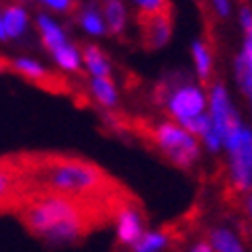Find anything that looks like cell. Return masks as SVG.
<instances>
[{"instance_id":"obj_5","label":"cell","mask_w":252,"mask_h":252,"mask_svg":"<svg viewBox=\"0 0 252 252\" xmlns=\"http://www.w3.org/2000/svg\"><path fill=\"white\" fill-rule=\"evenodd\" d=\"M156 93H158L156 100H166V109L170 113V117L174 119V123H183L201 115L207 105L203 91L193 84H181L172 88L170 93L164 88V84H160Z\"/></svg>"},{"instance_id":"obj_7","label":"cell","mask_w":252,"mask_h":252,"mask_svg":"<svg viewBox=\"0 0 252 252\" xmlns=\"http://www.w3.org/2000/svg\"><path fill=\"white\" fill-rule=\"evenodd\" d=\"M10 72L19 74L27 82L35 84L37 88H41L45 93H54V94H72V84L68 78H64L62 74L47 70L41 64H37L33 60L27 58H19V60H10Z\"/></svg>"},{"instance_id":"obj_24","label":"cell","mask_w":252,"mask_h":252,"mask_svg":"<svg viewBox=\"0 0 252 252\" xmlns=\"http://www.w3.org/2000/svg\"><path fill=\"white\" fill-rule=\"evenodd\" d=\"M240 21H242V27L246 33V39H244V47L252 54V10L248 6L240 8Z\"/></svg>"},{"instance_id":"obj_17","label":"cell","mask_w":252,"mask_h":252,"mask_svg":"<svg viewBox=\"0 0 252 252\" xmlns=\"http://www.w3.org/2000/svg\"><path fill=\"white\" fill-rule=\"evenodd\" d=\"M91 93L96 98L98 105H103V107H115L117 105V88H115V82L111 80V76L93 78L91 80Z\"/></svg>"},{"instance_id":"obj_29","label":"cell","mask_w":252,"mask_h":252,"mask_svg":"<svg viewBox=\"0 0 252 252\" xmlns=\"http://www.w3.org/2000/svg\"><path fill=\"white\" fill-rule=\"evenodd\" d=\"M0 39H6V35H4V29H2V17H0Z\"/></svg>"},{"instance_id":"obj_20","label":"cell","mask_w":252,"mask_h":252,"mask_svg":"<svg viewBox=\"0 0 252 252\" xmlns=\"http://www.w3.org/2000/svg\"><path fill=\"white\" fill-rule=\"evenodd\" d=\"M56 64L62 68V70H70V72H78L80 70V56L76 52V47L74 45H62L60 49L52 54Z\"/></svg>"},{"instance_id":"obj_1","label":"cell","mask_w":252,"mask_h":252,"mask_svg":"<svg viewBox=\"0 0 252 252\" xmlns=\"http://www.w3.org/2000/svg\"><path fill=\"white\" fill-rule=\"evenodd\" d=\"M10 156L23 172L31 195H62L86 201H125L135 197L117 176L80 154L25 150Z\"/></svg>"},{"instance_id":"obj_6","label":"cell","mask_w":252,"mask_h":252,"mask_svg":"<svg viewBox=\"0 0 252 252\" xmlns=\"http://www.w3.org/2000/svg\"><path fill=\"white\" fill-rule=\"evenodd\" d=\"M225 148L230 152V172L236 191H248L252 187V131L248 127L238 129Z\"/></svg>"},{"instance_id":"obj_22","label":"cell","mask_w":252,"mask_h":252,"mask_svg":"<svg viewBox=\"0 0 252 252\" xmlns=\"http://www.w3.org/2000/svg\"><path fill=\"white\" fill-rule=\"evenodd\" d=\"M133 6L137 8V15H150V12H158L170 8V0H131Z\"/></svg>"},{"instance_id":"obj_18","label":"cell","mask_w":252,"mask_h":252,"mask_svg":"<svg viewBox=\"0 0 252 252\" xmlns=\"http://www.w3.org/2000/svg\"><path fill=\"white\" fill-rule=\"evenodd\" d=\"M209 244L213 246V252H244L242 244L238 242V238L225 228H216L209 234Z\"/></svg>"},{"instance_id":"obj_13","label":"cell","mask_w":252,"mask_h":252,"mask_svg":"<svg viewBox=\"0 0 252 252\" xmlns=\"http://www.w3.org/2000/svg\"><path fill=\"white\" fill-rule=\"evenodd\" d=\"M37 29H39V35H41V43L45 45L47 52H56V49H60L62 45H66V35L64 31H62V27L58 23H54L49 17L45 15H39V19H37Z\"/></svg>"},{"instance_id":"obj_10","label":"cell","mask_w":252,"mask_h":252,"mask_svg":"<svg viewBox=\"0 0 252 252\" xmlns=\"http://www.w3.org/2000/svg\"><path fill=\"white\" fill-rule=\"evenodd\" d=\"M115 223H117V246L119 248H125V246L131 248L146 232L144 230L146 228V213H144L140 199L123 205Z\"/></svg>"},{"instance_id":"obj_3","label":"cell","mask_w":252,"mask_h":252,"mask_svg":"<svg viewBox=\"0 0 252 252\" xmlns=\"http://www.w3.org/2000/svg\"><path fill=\"white\" fill-rule=\"evenodd\" d=\"M135 131L150 150H154L156 154L181 170H189L199 158L197 137H193L174 121L144 125V127H135Z\"/></svg>"},{"instance_id":"obj_4","label":"cell","mask_w":252,"mask_h":252,"mask_svg":"<svg viewBox=\"0 0 252 252\" xmlns=\"http://www.w3.org/2000/svg\"><path fill=\"white\" fill-rule=\"evenodd\" d=\"M29 199L31 189L12 156H0V216H17Z\"/></svg>"},{"instance_id":"obj_12","label":"cell","mask_w":252,"mask_h":252,"mask_svg":"<svg viewBox=\"0 0 252 252\" xmlns=\"http://www.w3.org/2000/svg\"><path fill=\"white\" fill-rule=\"evenodd\" d=\"M82 60L88 68V72L93 74V78H107L111 76V64L109 58L103 54V49H98L93 43L82 45Z\"/></svg>"},{"instance_id":"obj_11","label":"cell","mask_w":252,"mask_h":252,"mask_svg":"<svg viewBox=\"0 0 252 252\" xmlns=\"http://www.w3.org/2000/svg\"><path fill=\"white\" fill-rule=\"evenodd\" d=\"M103 15H105V29L111 35L121 37L125 33V25H127V10H125V4L121 0H105Z\"/></svg>"},{"instance_id":"obj_15","label":"cell","mask_w":252,"mask_h":252,"mask_svg":"<svg viewBox=\"0 0 252 252\" xmlns=\"http://www.w3.org/2000/svg\"><path fill=\"white\" fill-rule=\"evenodd\" d=\"M236 80L252 105V54L244 47L236 58Z\"/></svg>"},{"instance_id":"obj_27","label":"cell","mask_w":252,"mask_h":252,"mask_svg":"<svg viewBox=\"0 0 252 252\" xmlns=\"http://www.w3.org/2000/svg\"><path fill=\"white\" fill-rule=\"evenodd\" d=\"M4 72H10V60L0 56V74H4Z\"/></svg>"},{"instance_id":"obj_21","label":"cell","mask_w":252,"mask_h":252,"mask_svg":"<svg viewBox=\"0 0 252 252\" xmlns=\"http://www.w3.org/2000/svg\"><path fill=\"white\" fill-rule=\"evenodd\" d=\"M80 25H82V29L86 33H91V35H105L107 33L103 17L93 8H86V10L80 12Z\"/></svg>"},{"instance_id":"obj_9","label":"cell","mask_w":252,"mask_h":252,"mask_svg":"<svg viewBox=\"0 0 252 252\" xmlns=\"http://www.w3.org/2000/svg\"><path fill=\"white\" fill-rule=\"evenodd\" d=\"M172 23H174V10L164 8L150 15H137V29H140V41L146 49L156 52L162 49L172 35Z\"/></svg>"},{"instance_id":"obj_8","label":"cell","mask_w":252,"mask_h":252,"mask_svg":"<svg viewBox=\"0 0 252 252\" xmlns=\"http://www.w3.org/2000/svg\"><path fill=\"white\" fill-rule=\"evenodd\" d=\"M209 105H211V123H213V129L220 135L221 144H225L230 137L242 127L240 119H238L236 111L230 103V96H228V91L221 82L213 84L211 86V93H209Z\"/></svg>"},{"instance_id":"obj_16","label":"cell","mask_w":252,"mask_h":252,"mask_svg":"<svg viewBox=\"0 0 252 252\" xmlns=\"http://www.w3.org/2000/svg\"><path fill=\"white\" fill-rule=\"evenodd\" d=\"M172 240V234L168 228H162L156 232H144L142 238L131 246V252H156L160 248L168 246Z\"/></svg>"},{"instance_id":"obj_25","label":"cell","mask_w":252,"mask_h":252,"mask_svg":"<svg viewBox=\"0 0 252 252\" xmlns=\"http://www.w3.org/2000/svg\"><path fill=\"white\" fill-rule=\"evenodd\" d=\"M213 2V8H216V12L220 17H228L230 15V0H211Z\"/></svg>"},{"instance_id":"obj_14","label":"cell","mask_w":252,"mask_h":252,"mask_svg":"<svg viewBox=\"0 0 252 252\" xmlns=\"http://www.w3.org/2000/svg\"><path fill=\"white\" fill-rule=\"evenodd\" d=\"M2 29H4V35L6 37H21L27 29V23H29V17L25 8L17 6V4H10L4 8L2 15Z\"/></svg>"},{"instance_id":"obj_23","label":"cell","mask_w":252,"mask_h":252,"mask_svg":"<svg viewBox=\"0 0 252 252\" xmlns=\"http://www.w3.org/2000/svg\"><path fill=\"white\" fill-rule=\"evenodd\" d=\"M39 2L45 4L47 8L56 10V12H64V15L74 12L78 8V0H39Z\"/></svg>"},{"instance_id":"obj_19","label":"cell","mask_w":252,"mask_h":252,"mask_svg":"<svg viewBox=\"0 0 252 252\" xmlns=\"http://www.w3.org/2000/svg\"><path fill=\"white\" fill-rule=\"evenodd\" d=\"M193 60H195V66H197V74L201 82H207L209 80V74H211V54L203 41H195L193 43Z\"/></svg>"},{"instance_id":"obj_2","label":"cell","mask_w":252,"mask_h":252,"mask_svg":"<svg viewBox=\"0 0 252 252\" xmlns=\"http://www.w3.org/2000/svg\"><path fill=\"white\" fill-rule=\"evenodd\" d=\"M86 201L62 195H31L17 220L33 238L52 246L76 244L91 234L115 223L123 205L135 201Z\"/></svg>"},{"instance_id":"obj_26","label":"cell","mask_w":252,"mask_h":252,"mask_svg":"<svg viewBox=\"0 0 252 252\" xmlns=\"http://www.w3.org/2000/svg\"><path fill=\"white\" fill-rule=\"evenodd\" d=\"M191 252H213V246L209 244V240H201V242H197L193 246Z\"/></svg>"},{"instance_id":"obj_28","label":"cell","mask_w":252,"mask_h":252,"mask_svg":"<svg viewBox=\"0 0 252 252\" xmlns=\"http://www.w3.org/2000/svg\"><path fill=\"white\" fill-rule=\"evenodd\" d=\"M246 211H248V216H250V220H252V193L246 197Z\"/></svg>"}]
</instances>
